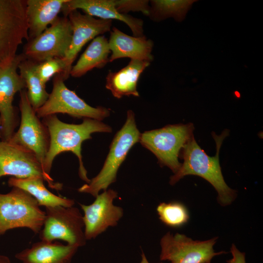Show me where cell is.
<instances>
[{
    "label": "cell",
    "instance_id": "obj_32",
    "mask_svg": "<svg viewBox=\"0 0 263 263\" xmlns=\"http://www.w3.org/2000/svg\"><path fill=\"white\" fill-rule=\"evenodd\" d=\"M210 263V262H207V263Z\"/></svg>",
    "mask_w": 263,
    "mask_h": 263
},
{
    "label": "cell",
    "instance_id": "obj_19",
    "mask_svg": "<svg viewBox=\"0 0 263 263\" xmlns=\"http://www.w3.org/2000/svg\"><path fill=\"white\" fill-rule=\"evenodd\" d=\"M67 0H26L28 40L38 37L58 17Z\"/></svg>",
    "mask_w": 263,
    "mask_h": 263
},
{
    "label": "cell",
    "instance_id": "obj_9",
    "mask_svg": "<svg viewBox=\"0 0 263 263\" xmlns=\"http://www.w3.org/2000/svg\"><path fill=\"white\" fill-rule=\"evenodd\" d=\"M72 28L68 17H58L38 37L27 41L22 54L37 63L53 58H64L70 47Z\"/></svg>",
    "mask_w": 263,
    "mask_h": 263
},
{
    "label": "cell",
    "instance_id": "obj_2",
    "mask_svg": "<svg viewBox=\"0 0 263 263\" xmlns=\"http://www.w3.org/2000/svg\"><path fill=\"white\" fill-rule=\"evenodd\" d=\"M42 122L47 127L50 135V145L46 154L44 170L50 175L53 162L60 153L71 151L78 159L79 175L87 183L90 181L87 176L83 163L81 145L83 141L91 139L94 132H111L112 128L101 121L84 118L79 124H70L60 121L56 114L43 118Z\"/></svg>",
    "mask_w": 263,
    "mask_h": 263
},
{
    "label": "cell",
    "instance_id": "obj_8",
    "mask_svg": "<svg viewBox=\"0 0 263 263\" xmlns=\"http://www.w3.org/2000/svg\"><path fill=\"white\" fill-rule=\"evenodd\" d=\"M45 212L44 224L39 233L40 240H61L78 247L85 244L83 218L78 208L48 207H45Z\"/></svg>",
    "mask_w": 263,
    "mask_h": 263
},
{
    "label": "cell",
    "instance_id": "obj_1",
    "mask_svg": "<svg viewBox=\"0 0 263 263\" xmlns=\"http://www.w3.org/2000/svg\"><path fill=\"white\" fill-rule=\"evenodd\" d=\"M225 130L220 135L214 132L212 135L216 143V152L214 156L208 155L196 142L194 136L181 150L183 163L178 171L170 178L171 185L176 184L187 175H193L202 177L215 188L218 193V203L222 206L230 205L236 197V191L226 184L219 162L220 149L224 139L229 135Z\"/></svg>",
    "mask_w": 263,
    "mask_h": 263
},
{
    "label": "cell",
    "instance_id": "obj_13",
    "mask_svg": "<svg viewBox=\"0 0 263 263\" xmlns=\"http://www.w3.org/2000/svg\"><path fill=\"white\" fill-rule=\"evenodd\" d=\"M24 58L18 54L7 66L0 68V118L2 140H9L17 126L18 119L13 101L15 94L26 88L24 80L17 72L20 62Z\"/></svg>",
    "mask_w": 263,
    "mask_h": 263
},
{
    "label": "cell",
    "instance_id": "obj_14",
    "mask_svg": "<svg viewBox=\"0 0 263 263\" xmlns=\"http://www.w3.org/2000/svg\"><path fill=\"white\" fill-rule=\"evenodd\" d=\"M117 192L112 189L98 194L91 205L79 204L83 212L84 233L86 240L96 238L110 226H114L123 215L122 207L115 206Z\"/></svg>",
    "mask_w": 263,
    "mask_h": 263
},
{
    "label": "cell",
    "instance_id": "obj_11",
    "mask_svg": "<svg viewBox=\"0 0 263 263\" xmlns=\"http://www.w3.org/2000/svg\"><path fill=\"white\" fill-rule=\"evenodd\" d=\"M10 175L18 178H43L52 188L61 189L62 185L55 183L47 174L35 154L25 148L10 141H0V178Z\"/></svg>",
    "mask_w": 263,
    "mask_h": 263
},
{
    "label": "cell",
    "instance_id": "obj_26",
    "mask_svg": "<svg viewBox=\"0 0 263 263\" xmlns=\"http://www.w3.org/2000/svg\"><path fill=\"white\" fill-rule=\"evenodd\" d=\"M65 69V63L61 58H53L36 64L37 73L45 84L56 75L62 74Z\"/></svg>",
    "mask_w": 263,
    "mask_h": 263
},
{
    "label": "cell",
    "instance_id": "obj_31",
    "mask_svg": "<svg viewBox=\"0 0 263 263\" xmlns=\"http://www.w3.org/2000/svg\"><path fill=\"white\" fill-rule=\"evenodd\" d=\"M1 119L0 118V127L1 126ZM0 138H1V132H0Z\"/></svg>",
    "mask_w": 263,
    "mask_h": 263
},
{
    "label": "cell",
    "instance_id": "obj_21",
    "mask_svg": "<svg viewBox=\"0 0 263 263\" xmlns=\"http://www.w3.org/2000/svg\"><path fill=\"white\" fill-rule=\"evenodd\" d=\"M110 55L108 39L103 35L95 37L72 66L70 75L80 77L94 68H103L109 62Z\"/></svg>",
    "mask_w": 263,
    "mask_h": 263
},
{
    "label": "cell",
    "instance_id": "obj_6",
    "mask_svg": "<svg viewBox=\"0 0 263 263\" xmlns=\"http://www.w3.org/2000/svg\"><path fill=\"white\" fill-rule=\"evenodd\" d=\"M26 9V0H0V68L10 63L28 40Z\"/></svg>",
    "mask_w": 263,
    "mask_h": 263
},
{
    "label": "cell",
    "instance_id": "obj_4",
    "mask_svg": "<svg viewBox=\"0 0 263 263\" xmlns=\"http://www.w3.org/2000/svg\"><path fill=\"white\" fill-rule=\"evenodd\" d=\"M45 218V212L26 191L13 187L9 192L0 193V236L19 227H26L39 233Z\"/></svg>",
    "mask_w": 263,
    "mask_h": 263
},
{
    "label": "cell",
    "instance_id": "obj_7",
    "mask_svg": "<svg viewBox=\"0 0 263 263\" xmlns=\"http://www.w3.org/2000/svg\"><path fill=\"white\" fill-rule=\"evenodd\" d=\"M36 113L39 118L56 113H65L74 118L101 121L110 115V110L101 106H90L74 91L67 87L60 73L54 77L52 91L48 99Z\"/></svg>",
    "mask_w": 263,
    "mask_h": 263
},
{
    "label": "cell",
    "instance_id": "obj_15",
    "mask_svg": "<svg viewBox=\"0 0 263 263\" xmlns=\"http://www.w3.org/2000/svg\"><path fill=\"white\" fill-rule=\"evenodd\" d=\"M72 28L71 44L63 58L65 69L61 74L64 81L70 75L73 63L82 47L95 37L111 30L112 20L97 19L78 10L71 11L68 15Z\"/></svg>",
    "mask_w": 263,
    "mask_h": 263
},
{
    "label": "cell",
    "instance_id": "obj_24",
    "mask_svg": "<svg viewBox=\"0 0 263 263\" xmlns=\"http://www.w3.org/2000/svg\"><path fill=\"white\" fill-rule=\"evenodd\" d=\"M194 1L190 0H152L150 1L148 17L154 21H160L169 18L181 21Z\"/></svg>",
    "mask_w": 263,
    "mask_h": 263
},
{
    "label": "cell",
    "instance_id": "obj_12",
    "mask_svg": "<svg viewBox=\"0 0 263 263\" xmlns=\"http://www.w3.org/2000/svg\"><path fill=\"white\" fill-rule=\"evenodd\" d=\"M217 237L210 240L194 241L180 233H166L160 241L161 261L171 263H205L210 262L216 255L225 253L215 252L213 249Z\"/></svg>",
    "mask_w": 263,
    "mask_h": 263
},
{
    "label": "cell",
    "instance_id": "obj_27",
    "mask_svg": "<svg viewBox=\"0 0 263 263\" xmlns=\"http://www.w3.org/2000/svg\"><path fill=\"white\" fill-rule=\"evenodd\" d=\"M115 7L122 14L130 12H141L148 16L150 11V1L147 0H115Z\"/></svg>",
    "mask_w": 263,
    "mask_h": 263
},
{
    "label": "cell",
    "instance_id": "obj_5",
    "mask_svg": "<svg viewBox=\"0 0 263 263\" xmlns=\"http://www.w3.org/2000/svg\"><path fill=\"white\" fill-rule=\"evenodd\" d=\"M194 130L191 123L168 125L141 133L139 142L154 154L160 166L168 167L174 174L182 164L178 160L180 151L193 136Z\"/></svg>",
    "mask_w": 263,
    "mask_h": 263
},
{
    "label": "cell",
    "instance_id": "obj_22",
    "mask_svg": "<svg viewBox=\"0 0 263 263\" xmlns=\"http://www.w3.org/2000/svg\"><path fill=\"white\" fill-rule=\"evenodd\" d=\"M44 179L41 177H31L26 178L11 177L8 181L9 187L21 188L31 195L40 206L45 207L62 206L70 207L74 206L73 199L57 196L50 191L44 185Z\"/></svg>",
    "mask_w": 263,
    "mask_h": 263
},
{
    "label": "cell",
    "instance_id": "obj_20",
    "mask_svg": "<svg viewBox=\"0 0 263 263\" xmlns=\"http://www.w3.org/2000/svg\"><path fill=\"white\" fill-rule=\"evenodd\" d=\"M150 63L146 61L131 59L128 65L119 71H109L106 77V89L117 98L124 96H139L137 90V82Z\"/></svg>",
    "mask_w": 263,
    "mask_h": 263
},
{
    "label": "cell",
    "instance_id": "obj_28",
    "mask_svg": "<svg viewBox=\"0 0 263 263\" xmlns=\"http://www.w3.org/2000/svg\"><path fill=\"white\" fill-rule=\"evenodd\" d=\"M230 252L232 258L227 261V263H245V253L240 252L234 244H232Z\"/></svg>",
    "mask_w": 263,
    "mask_h": 263
},
{
    "label": "cell",
    "instance_id": "obj_17",
    "mask_svg": "<svg viewBox=\"0 0 263 263\" xmlns=\"http://www.w3.org/2000/svg\"><path fill=\"white\" fill-rule=\"evenodd\" d=\"M111 55L109 62L121 58L146 61L150 63L153 59L152 51L153 41L144 35L131 36L115 27L110 32L108 40Z\"/></svg>",
    "mask_w": 263,
    "mask_h": 263
},
{
    "label": "cell",
    "instance_id": "obj_3",
    "mask_svg": "<svg viewBox=\"0 0 263 263\" xmlns=\"http://www.w3.org/2000/svg\"><path fill=\"white\" fill-rule=\"evenodd\" d=\"M141 133L137 128L134 113L127 112L126 121L116 133L110 146V150L99 173L78 189L81 193L96 197L101 190H106L115 182L117 171L129 150L139 141Z\"/></svg>",
    "mask_w": 263,
    "mask_h": 263
},
{
    "label": "cell",
    "instance_id": "obj_10",
    "mask_svg": "<svg viewBox=\"0 0 263 263\" xmlns=\"http://www.w3.org/2000/svg\"><path fill=\"white\" fill-rule=\"evenodd\" d=\"M19 108L21 113L20 125L8 141L33 152L44 170V161L50 145V135L47 127L31 106L25 89L20 92Z\"/></svg>",
    "mask_w": 263,
    "mask_h": 263
},
{
    "label": "cell",
    "instance_id": "obj_18",
    "mask_svg": "<svg viewBox=\"0 0 263 263\" xmlns=\"http://www.w3.org/2000/svg\"><path fill=\"white\" fill-rule=\"evenodd\" d=\"M78 248L58 242L41 240L17 253L15 257L22 263H71Z\"/></svg>",
    "mask_w": 263,
    "mask_h": 263
},
{
    "label": "cell",
    "instance_id": "obj_25",
    "mask_svg": "<svg viewBox=\"0 0 263 263\" xmlns=\"http://www.w3.org/2000/svg\"><path fill=\"white\" fill-rule=\"evenodd\" d=\"M156 210L159 219L166 225L178 227L188 222V210L185 205L178 202L161 203Z\"/></svg>",
    "mask_w": 263,
    "mask_h": 263
},
{
    "label": "cell",
    "instance_id": "obj_30",
    "mask_svg": "<svg viewBox=\"0 0 263 263\" xmlns=\"http://www.w3.org/2000/svg\"><path fill=\"white\" fill-rule=\"evenodd\" d=\"M142 261L141 263H149L148 261H147L144 253L142 254Z\"/></svg>",
    "mask_w": 263,
    "mask_h": 263
},
{
    "label": "cell",
    "instance_id": "obj_29",
    "mask_svg": "<svg viewBox=\"0 0 263 263\" xmlns=\"http://www.w3.org/2000/svg\"><path fill=\"white\" fill-rule=\"evenodd\" d=\"M0 263H11V262L7 256L0 255Z\"/></svg>",
    "mask_w": 263,
    "mask_h": 263
},
{
    "label": "cell",
    "instance_id": "obj_23",
    "mask_svg": "<svg viewBox=\"0 0 263 263\" xmlns=\"http://www.w3.org/2000/svg\"><path fill=\"white\" fill-rule=\"evenodd\" d=\"M36 64L37 63L24 58L18 67L19 75L27 89L29 100L35 112L45 103L50 94L46 90V84L42 82L37 73Z\"/></svg>",
    "mask_w": 263,
    "mask_h": 263
},
{
    "label": "cell",
    "instance_id": "obj_16",
    "mask_svg": "<svg viewBox=\"0 0 263 263\" xmlns=\"http://www.w3.org/2000/svg\"><path fill=\"white\" fill-rule=\"evenodd\" d=\"M80 9L84 14L102 19H117L129 26L133 36H144V22L138 18L119 13L115 7V0H67L61 12L67 17L72 11Z\"/></svg>",
    "mask_w": 263,
    "mask_h": 263
}]
</instances>
